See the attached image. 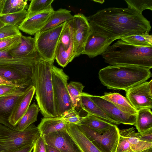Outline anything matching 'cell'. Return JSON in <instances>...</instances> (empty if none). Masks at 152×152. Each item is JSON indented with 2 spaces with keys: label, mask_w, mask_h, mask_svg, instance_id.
Masks as SVG:
<instances>
[{
  "label": "cell",
  "mask_w": 152,
  "mask_h": 152,
  "mask_svg": "<svg viewBox=\"0 0 152 152\" xmlns=\"http://www.w3.org/2000/svg\"><path fill=\"white\" fill-rule=\"evenodd\" d=\"M91 30L113 41L131 35L149 34L150 21L142 14L128 7H111L87 17Z\"/></svg>",
  "instance_id": "1"
},
{
  "label": "cell",
  "mask_w": 152,
  "mask_h": 152,
  "mask_svg": "<svg viewBox=\"0 0 152 152\" xmlns=\"http://www.w3.org/2000/svg\"><path fill=\"white\" fill-rule=\"evenodd\" d=\"M98 74L101 83L107 88L125 91L152 77L148 68L123 65L107 66L100 69Z\"/></svg>",
  "instance_id": "2"
},
{
  "label": "cell",
  "mask_w": 152,
  "mask_h": 152,
  "mask_svg": "<svg viewBox=\"0 0 152 152\" xmlns=\"http://www.w3.org/2000/svg\"><path fill=\"white\" fill-rule=\"evenodd\" d=\"M54 60L43 59L36 65L32 81L35 88V99L45 118L58 117L54 95L51 70Z\"/></svg>",
  "instance_id": "3"
},
{
  "label": "cell",
  "mask_w": 152,
  "mask_h": 152,
  "mask_svg": "<svg viewBox=\"0 0 152 152\" xmlns=\"http://www.w3.org/2000/svg\"><path fill=\"white\" fill-rule=\"evenodd\" d=\"M110 65H129L152 68V46L140 47L121 39L110 46L101 55Z\"/></svg>",
  "instance_id": "4"
},
{
  "label": "cell",
  "mask_w": 152,
  "mask_h": 152,
  "mask_svg": "<svg viewBox=\"0 0 152 152\" xmlns=\"http://www.w3.org/2000/svg\"><path fill=\"white\" fill-rule=\"evenodd\" d=\"M41 134L37 127L32 124L19 131L0 123V152H10L27 145H34Z\"/></svg>",
  "instance_id": "5"
},
{
  "label": "cell",
  "mask_w": 152,
  "mask_h": 152,
  "mask_svg": "<svg viewBox=\"0 0 152 152\" xmlns=\"http://www.w3.org/2000/svg\"><path fill=\"white\" fill-rule=\"evenodd\" d=\"M51 76L55 103L58 117L73 108L67 85L69 76L62 69L53 65Z\"/></svg>",
  "instance_id": "6"
},
{
  "label": "cell",
  "mask_w": 152,
  "mask_h": 152,
  "mask_svg": "<svg viewBox=\"0 0 152 152\" xmlns=\"http://www.w3.org/2000/svg\"><path fill=\"white\" fill-rule=\"evenodd\" d=\"M77 125L101 152H115L120 137L119 129L117 126L114 125L108 130L100 134L85 125Z\"/></svg>",
  "instance_id": "7"
},
{
  "label": "cell",
  "mask_w": 152,
  "mask_h": 152,
  "mask_svg": "<svg viewBox=\"0 0 152 152\" xmlns=\"http://www.w3.org/2000/svg\"><path fill=\"white\" fill-rule=\"evenodd\" d=\"M66 22L35 34L37 50L44 59L55 60L56 49Z\"/></svg>",
  "instance_id": "8"
},
{
  "label": "cell",
  "mask_w": 152,
  "mask_h": 152,
  "mask_svg": "<svg viewBox=\"0 0 152 152\" xmlns=\"http://www.w3.org/2000/svg\"><path fill=\"white\" fill-rule=\"evenodd\" d=\"M126 98L137 110L152 108V80L133 87L126 91Z\"/></svg>",
  "instance_id": "9"
},
{
  "label": "cell",
  "mask_w": 152,
  "mask_h": 152,
  "mask_svg": "<svg viewBox=\"0 0 152 152\" xmlns=\"http://www.w3.org/2000/svg\"><path fill=\"white\" fill-rule=\"evenodd\" d=\"M74 16L72 22L74 29L73 42L76 57L82 55L91 28L87 17L83 14L78 13Z\"/></svg>",
  "instance_id": "10"
},
{
  "label": "cell",
  "mask_w": 152,
  "mask_h": 152,
  "mask_svg": "<svg viewBox=\"0 0 152 152\" xmlns=\"http://www.w3.org/2000/svg\"><path fill=\"white\" fill-rule=\"evenodd\" d=\"M93 101L110 118L120 124L134 126L136 115H132L124 112L112 103L100 96L90 95Z\"/></svg>",
  "instance_id": "11"
},
{
  "label": "cell",
  "mask_w": 152,
  "mask_h": 152,
  "mask_svg": "<svg viewBox=\"0 0 152 152\" xmlns=\"http://www.w3.org/2000/svg\"><path fill=\"white\" fill-rule=\"evenodd\" d=\"M43 136L47 145L61 152H82L67 130Z\"/></svg>",
  "instance_id": "12"
},
{
  "label": "cell",
  "mask_w": 152,
  "mask_h": 152,
  "mask_svg": "<svg viewBox=\"0 0 152 152\" xmlns=\"http://www.w3.org/2000/svg\"><path fill=\"white\" fill-rule=\"evenodd\" d=\"M114 41L91 30L82 55L94 58L104 52Z\"/></svg>",
  "instance_id": "13"
},
{
  "label": "cell",
  "mask_w": 152,
  "mask_h": 152,
  "mask_svg": "<svg viewBox=\"0 0 152 152\" xmlns=\"http://www.w3.org/2000/svg\"><path fill=\"white\" fill-rule=\"evenodd\" d=\"M25 89L18 88L12 93L0 96V124L17 130L10 124L9 120L15 105L24 94Z\"/></svg>",
  "instance_id": "14"
},
{
  "label": "cell",
  "mask_w": 152,
  "mask_h": 152,
  "mask_svg": "<svg viewBox=\"0 0 152 152\" xmlns=\"http://www.w3.org/2000/svg\"><path fill=\"white\" fill-rule=\"evenodd\" d=\"M54 11L52 8L26 17L18 27V29L30 35L36 34L45 26Z\"/></svg>",
  "instance_id": "15"
},
{
  "label": "cell",
  "mask_w": 152,
  "mask_h": 152,
  "mask_svg": "<svg viewBox=\"0 0 152 152\" xmlns=\"http://www.w3.org/2000/svg\"><path fill=\"white\" fill-rule=\"evenodd\" d=\"M35 90L33 85L26 88L14 108L9 121L10 124L16 129L17 124L30 106L35 93Z\"/></svg>",
  "instance_id": "16"
},
{
  "label": "cell",
  "mask_w": 152,
  "mask_h": 152,
  "mask_svg": "<svg viewBox=\"0 0 152 152\" xmlns=\"http://www.w3.org/2000/svg\"><path fill=\"white\" fill-rule=\"evenodd\" d=\"M67 131L82 152H101L80 130L77 125L68 124Z\"/></svg>",
  "instance_id": "17"
},
{
  "label": "cell",
  "mask_w": 152,
  "mask_h": 152,
  "mask_svg": "<svg viewBox=\"0 0 152 152\" xmlns=\"http://www.w3.org/2000/svg\"><path fill=\"white\" fill-rule=\"evenodd\" d=\"M119 133L120 136L127 139L133 152H141L152 148V142L141 140L140 133L136 132L133 127L119 129Z\"/></svg>",
  "instance_id": "18"
},
{
  "label": "cell",
  "mask_w": 152,
  "mask_h": 152,
  "mask_svg": "<svg viewBox=\"0 0 152 152\" xmlns=\"http://www.w3.org/2000/svg\"><path fill=\"white\" fill-rule=\"evenodd\" d=\"M82 109L87 113L112 124L118 126L120 124L109 117L93 101L90 94L84 92L81 97Z\"/></svg>",
  "instance_id": "19"
},
{
  "label": "cell",
  "mask_w": 152,
  "mask_h": 152,
  "mask_svg": "<svg viewBox=\"0 0 152 152\" xmlns=\"http://www.w3.org/2000/svg\"><path fill=\"white\" fill-rule=\"evenodd\" d=\"M0 76L21 89H25L32 85L31 78L13 69L0 66Z\"/></svg>",
  "instance_id": "20"
},
{
  "label": "cell",
  "mask_w": 152,
  "mask_h": 152,
  "mask_svg": "<svg viewBox=\"0 0 152 152\" xmlns=\"http://www.w3.org/2000/svg\"><path fill=\"white\" fill-rule=\"evenodd\" d=\"M68 124L61 117L42 118L37 127L42 135L67 130Z\"/></svg>",
  "instance_id": "21"
},
{
  "label": "cell",
  "mask_w": 152,
  "mask_h": 152,
  "mask_svg": "<svg viewBox=\"0 0 152 152\" xmlns=\"http://www.w3.org/2000/svg\"><path fill=\"white\" fill-rule=\"evenodd\" d=\"M37 50L34 37L22 35L21 41L16 47L9 51V53L14 58H21L32 53Z\"/></svg>",
  "instance_id": "22"
},
{
  "label": "cell",
  "mask_w": 152,
  "mask_h": 152,
  "mask_svg": "<svg viewBox=\"0 0 152 152\" xmlns=\"http://www.w3.org/2000/svg\"><path fill=\"white\" fill-rule=\"evenodd\" d=\"M102 98L112 103L123 112L133 115H136L137 110L131 104L126 98L119 93L105 92L100 96Z\"/></svg>",
  "instance_id": "23"
},
{
  "label": "cell",
  "mask_w": 152,
  "mask_h": 152,
  "mask_svg": "<svg viewBox=\"0 0 152 152\" xmlns=\"http://www.w3.org/2000/svg\"><path fill=\"white\" fill-rule=\"evenodd\" d=\"M74 18V15L71 14V11L69 10L60 8L54 10L46 25L38 33L55 27Z\"/></svg>",
  "instance_id": "24"
},
{
  "label": "cell",
  "mask_w": 152,
  "mask_h": 152,
  "mask_svg": "<svg viewBox=\"0 0 152 152\" xmlns=\"http://www.w3.org/2000/svg\"><path fill=\"white\" fill-rule=\"evenodd\" d=\"M79 124L87 126L100 134L108 130L114 125L88 113L83 116Z\"/></svg>",
  "instance_id": "25"
},
{
  "label": "cell",
  "mask_w": 152,
  "mask_h": 152,
  "mask_svg": "<svg viewBox=\"0 0 152 152\" xmlns=\"http://www.w3.org/2000/svg\"><path fill=\"white\" fill-rule=\"evenodd\" d=\"M134 126L138 131L141 133L152 129V113L151 109L142 108L137 111Z\"/></svg>",
  "instance_id": "26"
},
{
  "label": "cell",
  "mask_w": 152,
  "mask_h": 152,
  "mask_svg": "<svg viewBox=\"0 0 152 152\" xmlns=\"http://www.w3.org/2000/svg\"><path fill=\"white\" fill-rule=\"evenodd\" d=\"M75 57L73 41L67 50L61 43L59 42L55 51V59L60 66L63 68L66 67Z\"/></svg>",
  "instance_id": "27"
},
{
  "label": "cell",
  "mask_w": 152,
  "mask_h": 152,
  "mask_svg": "<svg viewBox=\"0 0 152 152\" xmlns=\"http://www.w3.org/2000/svg\"><path fill=\"white\" fill-rule=\"evenodd\" d=\"M27 0H1L0 15L18 12L28 9Z\"/></svg>",
  "instance_id": "28"
},
{
  "label": "cell",
  "mask_w": 152,
  "mask_h": 152,
  "mask_svg": "<svg viewBox=\"0 0 152 152\" xmlns=\"http://www.w3.org/2000/svg\"><path fill=\"white\" fill-rule=\"evenodd\" d=\"M39 111L38 105L35 102L33 103L17 124V130H23L36 121Z\"/></svg>",
  "instance_id": "29"
},
{
  "label": "cell",
  "mask_w": 152,
  "mask_h": 152,
  "mask_svg": "<svg viewBox=\"0 0 152 152\" xmlns=\"http://www.w3.org/2000/svg\"><path fill=\"white\" fill-rule=\"evenodd\" d=\"M71 100L73 108L76 110H81V97L84 92V86L81 83L71 81L67 85Z\"/></svg>",
  "instance_id": "30"
},
{
  "label": "cell",
  "mask_w": 152,
  "mask_h": 152,
  "mask_svg": "<svg viewBox=\"0 0 152 152\" xmlns=\"http://www.w3.org/2000/svg\"><path fill=\"white\" fill-rule=\"evenodd\" d=\"M129 45L140 47L152 46V36L148 33L131 35L121 39Z\"/></svg>",
  "instance_id": "31"
},
{
  "label": "cell",
  "mask_w": 152,
  "mask_h": 152,
  "mask_svg": "<svg viewBox=\"0 0 152 152\" xmlns=\"http://www.w3.org/2000/svg\"><path fill=\"white\" fill-rule=\"evenodd\" d=\"M27 14V10H25L15 13L0 15V21L5 25L18 27L25 20Z\"/></svg>",
  "instance_id": "32"
},
{
  "label": "cell",
  "mask_w": 152,
  "mask_h": 152,
  "mask_svg": "<svg viewBox=\"0 0 152 152\" xmlns=\"http://www.w3.org/2000/svg\"><path fill=\"white\" fill-rule=\"evenodd\" d=\"M53 1L54 0H31L27 10L26 17L52 8L51 4Z\"/></svg>",
  "instance_id": "33"
},
{
  "label": "cell",
  "mask_w": 152,
  "mask_h": 152,
  "mask_svg": "<svg viewBox=\"0 0 152 152\" xmlns=\"http://www.w3.org/2000/svg\"><path fill=\"white\" fill-rule=\"evenodd\" d=\"M72 20L66 22L59 42L63 45L66 50L69 49L73 41L74 29Z\"/></svg>",
  "instance_id": "34"
},
{
  "label": "cell",
  "mask_w": 152,
  "mask_h": 152,
  "mask_svg": "<svg viewBox=\"0 0 152 152\" xmlns=\"http://www.w3.org/2000/svg\"><path fill=\"white\" fill-rule=\"evenodd\" d=\"M128 7L142 14L145 10H152V0H125Z\"/></svg>",
  "instance_id": "35"
},
{
  "label": "cell",
  "mask_w": 152,
  "mask_h": 152,
  "mask_svg": "<svg viewBox=\"0 0 152 152\" xmlns=\"http://www.w3.org/2000/svg\"><path fill=\"white\" fill-rule=\"evenodd\" d=\"M21 36L12 37L0 39V51H10L16 47L21 42Z\"/></svg>",
  "instance_id": "36"
},
{
  "label": "cell",
  "mask_w": 152,
  "mask_h": 152,
  "mask_svg": "<svg viewBox=\"0 0 152 152\" xmlns=\"http://www.w3.org/2000/svg\"><path fill=\"white\" fill-rule=\"evenodd\" d=\"M67 124L78 125L83 118L75 108H72L65 111L61 117Z\"/></svg>",
  "instance_id": "37"
},
{
  "label": "cell",
  "mask_w": 152,
  "mask_h": 152,
  "mask_svg": "<svg viewBox=\"0 0 152 152\" xmlns=\"http://www.w3.org/2000/svg\"><path fill=\"white\" fill-rule=\"evenodd\" d=\"M22 34L18 27L11 25H5L0 28V40Z\"/></svg>",
  "instance_id": "38"
},
{
  "label": "cell",
  "mask_w": 152,
  "mask_h": 152,
  "mask_svg": "<svg viewBox=\"0 0 152 152\" xmlns=\"http://www.w3.org/2000/svg\"><path fill=\"white\" fill-rule=\"evenodd\" d=\"M33 152H48L47 145L43 136L40 134L35 142Z\"/></svg>",
  "instance_id": "39"
},
{
  "label": "cell",
  "mask_w": 152,
  "mask_h": 152,
  "mask_svg": "<svg viewBox=\"0 0 152 152\" xmlns=\"http://www.w3.org/2000/svg\"><path fill=\"white\" fill-rule=\"evenodd\" d=\"M132 151L130 145L127 139L120 135L119 140L115 152Z\"/></svg>",
  "instance_id": "40"
},
{
  "label": "cell",
  "mask_w": 152,
  "mask_h": 152,
  "mask_svg": "<svg viewBox=\"0 0 152 152\" xmlns=\"http://www.w3.org/2000/svg\"><path fill=\"white\" fill-rule=\"evenodd\" d=\"M18 88V87L14 86L5 85H0V96L12 93Z\"/></svg>",
  "instance_id": "41"
},
{
  "label": "cell",
  "mask_w": 152,
  "mask_h": 152,
  "mask_svg": "<svg viewBox=\"0 0 152 152\" xmlns=\"http://www.w3.org/2000/svg\"><path fill=\"white\" fill-rule=\"evenodd\" d=\"M140 134V139L141 140L152 142V129L145 131Z\"/></svg>",
  "instance_id": "42"
},
{
  "label": "cell",
  "mask_w": 152,
  "mask_h": 152,
  "mask_svg": "<svg viewBox=\"0 0 152 152\" xmlns=\"http://www.w3.org/2000/svg\"><path fill=\"white\" fill-rule=\"evenodd\" d=\"M33 147V145H27L10 152H31Z\"/></svg>",
  "instance_id": "43"
},
{
  "label": "cell",
  "mask_w": 152,
  "mask_h": 152,
  "mask_svg": "<svg viewBox=\"0 0 152 152\" xmlns=\"http://www.w3.org/2000/svg\"><path fill=\"white\" fill-rule=\"evenodd\" d=\"M10 85L18 87L15 84L0 76V85Z\"/></svg>",
  "instance_id": "44"
},
{
  "label": "cell",
  "mask_w": 152,
  "mask_h": 152,
  "mask_svg": "<svg viewBox=\"0 0 152 152\" xmlns=\"http://www.w3.org/2000/svg\"><path fill=\"white\" fill-rule=\"evenodd\" d=\"M9 51H0V60L12 57L9 54Z\"/></svg>",
  "instance_id": "45"
},
{
  "label": "cell",
  "mask_w": 152,
  "mask_h": 152,
  "mask_svg": "<svg viewBox=\"0 0 152 152\" xmlns=\"http://www.w3.org/2000/svg\"><path fill=\"white\" fill-rule=\"evenodd\" d=\"M48 152H61L58 149L47 145Z\"/></svg>",
  "instance_id": "46"
},
{
  "label": "cell",
  "mask_w": 152,
  "mask_h": 152,
  "mask_svg": "<svg viewBox=\"0 0 152 152\" xmlns=\"http://www.w3.org/2000/svg\"><path fill=\"white\" fill-rule=\"evenodd\" d=\"M92 1L101 4H103L105 2L104 0H93Z\"/></svg>",
  "instance_id": "47"
},
{
  "label": "cell",
  "mask_w": 152,
  "mask_h": 152,
  "mask_svg": "<svg viewBox=\"0 0 152 152\" xmlns=\"http://www.w3.org/2000/svg\"><path fill=\"white\" fill-rule=\"evenodd\" d=\"M141 152H152V148L146 150Z\"/></svg>",
  "instance_id": "48"
},
{
  "label": "cell",
  "mask_w": 152,
  "mask_h": 152,
  "mask_svg": "<svg viewBox=\"0 0 152 152\" xmlns=\"http://www.w3.org/2000/svg\"><path fill=\"white\" fill-rule=\"evenodd\" d=\"M5 25L4 23H2L0 21V28L1 27H3V26H4Z\"/></svg>",
  "instance_id": "49"
},
{
  "label": "cell",
  "mask_w": 152,
  "mask_h": 152,
  "mask_svg": "<svg viewBox=\"0 0 152 152\" xmlns=\"http://www.w3.org/2000/svg\"><path fill=\"white\" fill-rule=\"evenodd\" d=\"M133 152L132 151H125V152Z\"/></svg>",
  "instance_id": "50"
},
{
  "label": "cell",
  "mask_w": 152,
  "mask_h": 152,
  "mask_svg": "<svg viewBox=\"0 0 152 152\" xmlns=\"http://www.w3.org/2000/svg\"><path fill=\"white\" fill-rule=\"evenodd\" d=\"M0 1H1V0H0Z\"/></svg>",
  "instance_id": "51"
}]
</instances>
